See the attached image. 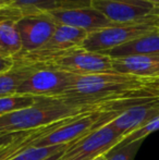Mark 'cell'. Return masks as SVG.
<instances>
[{"mask_svg":"<svg viewBox=\"0 0 159 160\" xmlns=\"http://www.w3.org/2000/svg\"><path fill=\"white\" fill-rule=\"evenodd\" d=\"M147 78L117 72L77 76L67 93L58 99L87 112H102L127 99L159 97V92L149 86Z\"/></svg>","mask_w":159,"mask_h":160,"instance_id":"1","label":"cell"},{"mask_svg":"<svg viewBox=\"0 0 159 160\" xmlns=\"http://www.w3.org/2000/svg\"><path fill=\"white\" fill-rule=\"evenodd\" d=\"M86 112L61 99L39 97L34 105L0 117V132L17 133L36 130Z\"/></svg>","mask_w":159,"mask_h":160,"instance_id":"2","label":"cell"},{"mask_svg":"<svg viewBox=\"0 0 159 160\" xmlns=\"http://www.w3.org/2000/svg\"><path fill=\"white\" fill-rule=\"evenodd\" d=\"M157 28L158 26L155 24L152 15L135 23L112 24L108 28L89 33L83 42L82 48L93 52L106 53L111 49L133 42Z\"/></svg>","mask_w":159,"mask_h":160,"instance_id":"3","label":"cell"},{"mask_svg":"<svg viewBox=\"0 0 159 160\" xmlns=\"http://www.w3.org/2000/svg\"><path fill=\"white\" fill-rule=\"evenodd\" d=\"M79 75L38 64L37 69L20 85L17 94L45 98H59L67 93Z\"/></svg>","mask_w":159,"mask_h":160,"instance_id":"4","label":"cell"},{"mask_svg":"<svg viewBox=\"0 0 159 160\" xmlns=\"http://www.w3.org/2000/svg\"><path fill=\"white\" fill-rule=\"evenodd\" d=\"M88 34L84 30L58 24L53 35L40 48L14 60L28 64H46L72 49L82 47Z\"/></svg>","mask_w":159,"mask_h":160,"instance_id":"5","label":"cell"},{"mask_svg":"<svg viewBox=\"0 0 159 160\" xmlns=\"http://www.w3.org/2000/svg\"><path fill=\"white\" fill-rule=\"evenodd\" d=\"M123 136L111 123L96 128L70 145L59 160H93L105 155L122 141Z\"/></svg>","mask_w":159,"mask_h":160,"instance_id":"6","label":"cell"},{"mask_svg":"<svg viewBox=\"0 0 159 160\" xmlns=\"http://www.w3.org/2000/svg\"><path fill=\"white\" fill-rule=\"evenodd\" d=\"M42 65L79 76L115 72L112 68V58L105 53L85 50L82 47L72 49Z\"/></svg>","mask_w":159,"mask_h":160,"instance_id":"7","label":"cell"},{"mask_svg":"<svg viewBox=\"0 0 159 160\" xmlns=\"http://www.w3.org/2000/svg\"><path fill=\"white\" fill-rule=\"evenodd\" d=\"M100 117L102 112L93 111L70 119L61 127L37 139L33 144V147L72 145L95 130Z\"/></svg>","mask_w":159,"mask_h":160,"instance_id":"8","label":"cell"},{"mask_svg":"<svg viewBox=\"0 0 159 160\" xmlns=\"http://www.w3.org/2000/svg\"><path fill=\"white\" fill-rule=\"evenodd\" d=\"M57 26L48 13L26 15L17 20V28L22 40V52L17 58L40 48L53 35Z\"/></svg>","mask_w":159,"mask_h":160,"instance_id":"9","label":"cell"},{"mask_svg":"<svg viewBox=\"0 0 159 160\" xmlns=\"http://www.w3.org/2000/svg\"><path fill=\"white\" fill-rule=\"evenodd\" d=\"M91 7L102 12L113 24L143 21L154 10L146 0H92Z\"/></svg>","mask_w":159,"mask_h":160,"instance_id":"10","label":"cell"},{"mask_svg":"<svg viewBox=\"0 0 159 160\" xmlns=\"http://www.w3.org/2000/svg\"><path fill=\"white\" fill-rule=\"evenodd\" d=\"M59 25L84 30L88 33L111 26V23L102 12L92 7L58 8L47 12Z\"/></svg>","mask_w":159,"mask_h":160,"instance_id":"11","label":"cell"},{"mask_svg":"<svg viewBox=\"0 0 159 160\" xmlns=\"http://www.w3.org/2000/svg\"><path fill=\"white\" fill-rule=\"evenodd\" d=\"M157 117H159V97L124 110L110 123L124 137Z\"/></svg>","mask_w":159,"mask_h":160,"instance_id":"12","label":"cell"},{"mask_svg":"<svg viewBox=\"0 0 159 160\" xmlns=\"http://www.w3.org/2000/svg\"><path fill=\"white\" fill-rule=\"evenodd\" d=\"M113 71L142 78H159V53L112 58Z\"/></svg>","mask_w":159,"mask_h":160,"instance_id":"13","label":"cell"},{"mask_svg":"<svg viewBox=\"0 0 159 160\" xmlns=\"http://www.w3.org/2000/svg\"><path fill=\"white\" fill-rule=\"evenodd\" d=\"M70 119H72V118L66 119V120L53 123V124H49L44 128H36V130L22 132L21 135H20L19 137H17L14 141H12L11 143L7 144V145L2 146V147L0 148V160H11L12 158H14L15 156H17L19 154L23 152L24 150H26L27 148L32 147L33 144L38 138L44 136V135L48 134V133L52 132L53 130H56V128H58L59 127H61L62 124L68 122Z\"/></svg>","mask_w":159,"mask_h":160,"instance_id":"14","label":"cell"},{"mask_svg":"<svg viewBox=\"0 0 159 160\" xmlns=\"http://www.w3.org/2000/svg\"><path fill=\"white\" fill-rule=\"evenodd\" d=\"M60 8V0H15L10 7L0 10V18L17 22L26 15L47 13Z\"/></svg>","mask_w":159,"mask_h":160,"instance_id":"15","label":"cell"},{"mask_svg":"<svg viewBox=\"0 0 159 160\" xmlns=\"http://www.w3.org/2000/svg\"><path fill=\"white\" fill-rule=\"evenodd\" d=\"M159 53V28L154 32L137 39L107 51L105 55L111 58L127 57L133 55H156Z\"/></svg>","mask_w":159,"mask_h":160,"instance_id":"16","label":"cell"},{"mask_svg":"<svg viewBox=\"0 0 159 160\" xmlns=\"http://www.w3.org/2000/svg\"><path fill=\"white\" fill-rule=\"evenodd\" d=\"M38 64L15 61L12 69L0 73V98L17 94L20 85L37 69Z\"/></svg>","mask_w":159,"mask_h":160,"instance_id":"17","label":"cell"},{"mask_svg":"<svg viewBox=\"0 0 159 160\" xmlns=\"http://www.w3.org/2000/svg\"><path fill=\"white\" fill-rule=\"evenodd\" d=\"M22 52V40L17 22L0 18V57L15 58Z\"/></svg>","mask_w":159,"mask_h":160,"instance_id":"18","label":"cell"},{"mask_svg":"<svg viewBox=\"0 0 159 160\" xmlns=\"http://www.w3.org/2000/svg\"><path fill=\"white\" fill-rule=\"evenodd\" d=\"M38 98L39 97L21 95V94L1 97L0 98V117L30 107V106L36 103Z\"/></svg>","mask_w":159,"mask_h":160,"instance_id":"19","label":"cell"},{"mask_svg":"<svg viewBox=\"0 0 159 160\" xmlns=\"http://www.w3.org/2000/svg\"><path fill=\"white\" fill-rule=\"evenodd\" d=\"M70 145L47 146V147H30L11 160H45L58 152H64Z\"/></svg>","mask_w":159,"mask_h":160,"instance_id":"20","label":"cell"},{"mask_svg":"<svg viewBox=\"0 0 159 160\" xmlns=\"http://www.w3.org/2000/svg\"><path fill=\"white\" fill-rule=\"evenodd\" d=\"M144 139L127 144H118L106 154V160H134Z\"/></svg>","mask_w":159,"mask_h":160,"instance_id":"21","label":"cell"},{"mask_svg":"<svg viewBox=\"0 0 159 160\" xmlns=\"http://www.w3.org/2000/svg\"><path fill=\"white\" fill-rule=\"evenodd\" d=\"M156 131H159V117L155 118L154 120L149 121L144 127L137 128V130L127 134V136L123 137L122 141L119 144H127L132 143L134 141H138V139H145L149 134L156 132Z\"/></svg>","mask_w":159,"mask_h":160,"instance_id":"22","label":"cell"},{"mask_svg":"<svg viewBox=\"0 0 159 160\" xmlns=\"http://www.w3.org/2000/svg\"><path fill=\"white\" fill-rule=\"evenodd\" d=\"M92 0H60V8H77L91 7Z\"/></svg>","mask_w":159,"mask_h":160,"instance_id":"23","label":"cell"},{"mask_svg":"<svg viewBox=\"0 0 159 160\" xmlns=\"http://www.w3.org/2000/svg\"><path fill=\"white\" fill-rule=\"evenodd\" d=\"M22 132H17V133H3L0 132V148L2 146L7 145V144L11 143L12 141H14L17 137H19L21 135Z\"/></svg>","mask_w":159,"mask_h":160,"instance_id":"24","label":"cell"},{"mask_svg":"<svg viewBox=\"0 0 159 160\" xmlns=\"http://www.w3.org/2000/svg\"><path fill=\"white\" fill-rule=\"evenodd\" d=\"M15 64V60L13 58H2L0 57V73L12 69Z\"/></svg>","mask_w":159,"mask_h":160,"instance_id":"25","label":"cell"},{"mask_svg":"<svg viewBox=\"0 0 159 160\" xmlns=\"http://www.w3.org/2000/svg\"><path fill=\"white\" fill-rule=\"evenodd\" d=\"M151 15L153 17V20H154V22H155V24L159 28V9L154 8V10L152 11Z\"/></svg>","mask_w":159,"mask_h":160,"instance_id":"26","label":"cell"},{"mask_svg":"<svg viewBox=\"0 0 159 160\" xmlns=\"http://www.w3.org/2000/svg\"><path fill=\"white\" fill-rule=\"evenodd\" d=\"M148 85L153 88H155L156 91L159 92V78H151L148 82Z\"/></svg>","mask_w":159,"mask_h":160,"instance_id":"27","label":"cell"},{"mask_svg":"<svg viewBox=\"0 0 159 160\" xmlns=\"http://www.w3.org/2000/svg\"><path fill=\"white\" fill-rule=\"evenodd\" d=\"M14 1H15V0H0V10L10 7Z\"/></svg>","mask_w":159,"mask_h":160,"instance_id":"28","label":"cell"},{"mask_svg":"<svg viewBox=\"0 0 159 160\" xmlns=\"http://www.w3.org/2000/svg\"><path fill=\"white\" fill-rule=\"evenodd\" d=\"M148 3H151L154 8H159V0H146Z\"/></svg>","mask_w":159,"mask_h":160,"instance_id":"29","label":"cell"},{"mask_svg":"<svg viewBox=\"0 0 159 160\" xmlns=\"http://www.w3.org/2000/svg\"><path fill=\"white\" fill-rule=\"evenodd\" d=\"M93 160H106V154L102 155V156H98L97 158H95V159H93Z\"/></svg>","mask_w":159,"mask_h":160,"instance_id":"30","label":"cell"},{"mask_svg":"<svg viewBox=\"0 0 159 160\" xmlns=\"http://www.w3.org/2000/svg\"><path fill=\"white\" fill-rule=\"evenodd\" d=\"M158 9H159V8H158Z\"/></svg>","mask_w":159,"mask_h":160,"instance_id":"31","label":"cell"}]
</instances>
